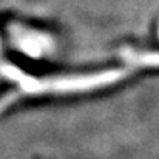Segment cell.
I'll return each instance as SVG.
<instances>
[{
	"mask_svg": "<svg viewBox=\"0 0 159 159\" xmlns=\"http://www.w3.org/2000/svg\"><path fill=\"white\" fill-rule=\"evenodd\" d=\"M2 73L8 77L17 80L20 84V91L12 93L0 101V110L8 107L12 99H17L22 94H42V93H73V91H85L99 87H105L117 82L119 79L128 74V70H107L94 74H82V76H63L53 79H34L28 74H23L14 66H2Z\"/></svg>",
	"mask_w": 159,
	"mask_h": 159,
	"instance_id": "6da1fadb",
	"label": "cell"
},
{
	"mask_svg": "<svg viewBox=\"0 0 159 159\" xmlns=\"http://www.w3.org/2000/svg\"><path fill=\"white\" fill-rule=\"evenodd\" d=\"M122 57L130 63L142 65V66H159V53H139L133 48H124Z\"/></svg>",
	"mask_w": 159,
	"mask_h": 159,
	"instance_id": "7a4b0ae2",
	"label": "cell"
}]
</instances>
